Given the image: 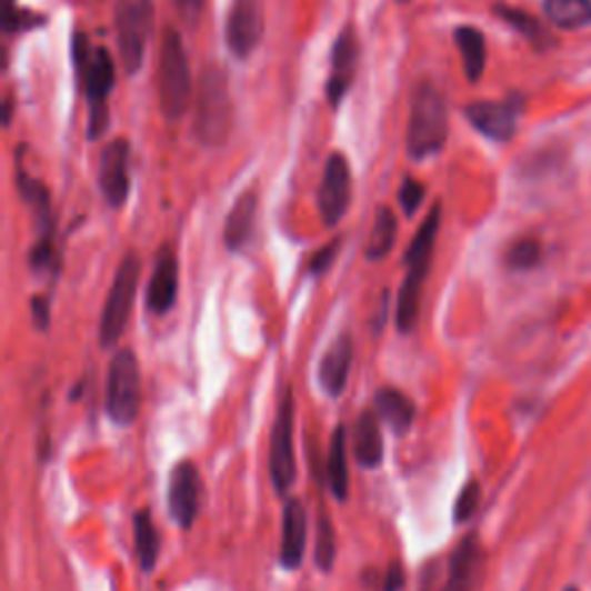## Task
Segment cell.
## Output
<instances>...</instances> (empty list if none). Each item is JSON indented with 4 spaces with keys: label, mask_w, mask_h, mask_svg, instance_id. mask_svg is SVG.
<instances>
[{
    "label": "cell",
    "mask_w": 591,
    "mask_h": 591,
    "mask_svg": "<svg viewBox=\"0 0 591 591\" xmlns=\"http://www.w3.org/2000/svg\"><path fill=\"white\" fill-rule=\"evenodd\" d=\"M449 141V102L441 88L423 79L411 96L407 123V153L411 160H430L443 151Z\"/></svg>",
    "instance_id": "2"
},
{
    "label": "cell",
    "mask_w": 591,
    "mask_h": 591,
    "mask_svg": "<svg viewBox=\"0 0 591 591\" xmlns=\"http://www.w3.org/2000/svg\"><path fill=\"white\" fill-rule=\"evenodd\" d=\"M116 40L126 74L134 77L143 68L146 42L153 33V0H116Z\"/></svg>",
    "instance_id": "8"
},
{
    "label": "cell",
    "mask_w": 591,
    "mask_h": 591,
    "mask_svg": "<svg viewBox=\"0 0 591 591\" xmlns=\"http://www.w3.org/2000/svg\"><path fill=\"white\" fill-rule=\"evenodd\" d=\"M338 559V537L335 524L327 511H321L317 518V537H314V564L321 573H331L335 569Z\"/></svg>",
    "instance_id": "30"
},
{
    "label": "cell",
    "mask_w": 591,
    "mask_h": 591,
    "mask_svg": "<svg viewBox=\"0 0 591 591\" xmlns=\"http://www.w3.org/2000/svg\"><path fill=\"white\" fill-rule=\"evenodd\" d=\"M351 363H353V338L351 333H340L329 344V349L323 351V357L317 368L319 389L331 400H338L344 393Z\"/></svg>",
    "instance_id": "18"
},
{
    "label": "cell",
    "mask_w": 591,
    "mask_h": 591,
    "mask_svg": "<svg viewBox=\"0 0 591 591\" xmlns=\"http://www.w3.org/2000/svg\"><path fill=\"white\" fill-rule=\"evenodd\" d=\"M351 203V169L344 153H331L323 169V179L317 194L321 222L327 229H335Z\"/></svg>",
    "instance_id": "10"
},
{
    "label": "cell",
    "mask_w": 591,
    "mask_h": 591,
    "mask_svg": "<svg viewBox=\"0 0 591 591\" xmlns=\"http://www.w3.org/2000/svg\"><path fill=\"white\" fill-rule=\"evenodd\" d=\"M545 19L564 31L591 26V0H543Z\"/></svg>",
    "instance_id": "29"
},
{
    "label": "cell",
    "mask_w": 591,
    "mask_h": 591,
    "mask_svg": "<svg viewBox=\"0 0 591 591\" xmlns=\"http://www.w3.org/2000/svg\"><path fill=\"white\" fill-rule=\"evenodd\" d=\"M398 3H411V0H398Z\"/></svg>",
    "instance_id": "41"
},
{
    "label": "cell",
    "mask_w": 591,
    "mask_h": 591,
    "mask_svg": "<svg viewBox=\"0 0 591 591\" xmlns=\"http://www.w3.org/2000/svg\"><path fill=\"white\" fill-rule=\"evenodd\" d=\"M293 421H296V398L291 387H287L280 395L276 423L271 434V453H269V471L278 494L291 490L296 481V455H293Z\"/></svg>",
    "instance_id": "9"
},
{
    "label": "cell",
    "mask_w": 591,
    "mask_h": 591,
    "mask_svg": "<svg viewBox=\"0 0 591 591\" xmlns=\"http://www.w3.org/2000/svg\"><path fill=\"white\" fill-rule=\"evenodd\" d=\"M374 411L395 437H404L417 419V404L395 387H383L374 393Z\"/></svg>",
    "instance_id": "23"
},
{
    "label": "cell",
    "mask_w": 591,
    "mask_h": 591,
    "mask_svg": "<svg viewBox=\"0 0 591 591\" xmlns=\"http://www.w3.org/2000/svg\"><path fill=\"white\" fill-rule=\"evenodd\" d=\"M266 31L261 0H233L227 23H224V42L233 58L248 61L252 51L261 44Z\"/></svg>",
    "instance_id": "11"
},
{
    "label": "cell",
    "mask_w": 591,
    "mask_h": 591,
    "mask_svg": "<svg viewBox=\"0 0 591 591\" xmlns=\"http://www.w3.org/2000/svg\"><path fill=\"white\" fill-rule=\"evenodd\" d=\"M233 126V104L229 96V81L224 70L209 66L197 86L194 98V137L206 148H220L227 143Z\"/></svg>",
    "instance_id": "5"
},
{
    "label": "cell",
    "mask_w": 591,
    "mask_h": 591,
    "mask_svg": "<svg viewBox=\"0 0 591 591\" xmlns=\"http://www.w3.org/2000/svg\"><path fill=\"white\" fill-rule=\"evenodd\" d=\"M173 8L179 12V19L186 23V28L194 31L203 12V0H173Z\"/></svg>",
    "instance_id": "36"
},
{
    "label": "cell",
    "mask_w": 591,
    "mask_h": 591,
    "mask_svg": "<svg viewBox=\"0 0 591 591\" xmlns=\"http://www.w3.org/2000/svg\"><path fill=\"white\" fill-rule=\"evenodd\" d=\"M425 199V188L423 183H419L417 179H411V176H407V179L402 181L400 186V192H398V201H400V209L407 218H413L417 216V211L421 209V203Z\"/></svg>",
    "instance_id": "34"
},
{
    "label": "cell",
    "mask_w": 591,
    "mask_h": 591,
    "mask_svg": "<svg viewBox=\"0 0 591 591\" xmlns=\"http://www.w3.org/2000/svg\"><path fill=\"white\" fill-rule=\"evenodd\" d=\"M201 474L194 462L183 460L173 464L167 481V509L171 520L181 529H190L201 509Z\"/></svg>",
    "instance_id": "12"
},
{
    "label": "cell",
    "mask_w": 591,
    "mask_h": 591,
    "mask_svg": "<svg viewBox=\"0 0 591 591\" xmlns=\"http://www.w3.org/2000/svg\"><path fill=\"white\" fill-rule=\"evenodd\" d=\"M139 278H141V257L137 252H128L123 261L118 263L100 317V344L104 349L113 347L128 331L132 305L139 289Z\"/></svg>",
    "instance_id": "7"
},
{
    "label": "cell",
    "mask_w": 591,
    "mask_h": 591,
    "mask_svg": "<svg viewBox=\"0 0 591 591\" xmlns=\"http://www.w3.org/2000/svg\"><path fill=\"white\" fill-rule=\"evenodd\" d=\"M132 531H134V545L139 564L146 573H153L160 554V534L153 522V515L148 509H141L132 515Z\"/></svg>",
    "instance_id": "27"
},
{
    "label": "cell",
    "mask_w": 591,
    "mask_h": 591,
    "mask_svg": "<svg viewBox=\"0 0 591 591\" xmlns=\"http://www.w3.org/2000/svg\"><path fill=\"white\" fill-rule=\"evenodd\" d=\"M107 417L118 428H130L141 409V372L137 353L130 347L118 349L107 370L104 393Z\"/></svg>",
    "instance_id": "6"
},
{
    "label": "cell",
    "mask_w": 591,
    "mask_h": 591,
    "mask_svg": "<svg viewBox=\"0 0 591 591\" xmlns=\"http://www.w3.org/2000/svg\"><path fill=\"white\" fill-rule=\"evenodd\" d=\"M176 299H179V259L171 248H162L158 252L151 280H148L146 310L162 317L173 310Z\"/></svg>",
    "instance_id": "17"
},
{
    "label": "cell",
    "mask_w": 591,
    "mask_h": 591,
    "mask_svg": "<svg viewBox=\"0 0 591 591\" xmlns=\"http://www.w3.org/2000/svg\"><path fill=\"white\" fill-rule=\"evenodd\" d=\"M338 252H340V239H335L329 246H323L321 250H317L314 257L310 259V276H323V273H327L333 266Z\"/></svg>",
    "instance_id": "35"
},
{
    "label": "cell",
    "mask_w": 591,
    "mask_h": 591,
    "mask_svg": "<svg viewBox=\"0 0 591 591\" xmlns=\"http://www.w3.org/2000/svg\"><path fill=\"white\" fill-rule=\"evenodd\" d=\"M329 490L335 501L344 504L349 499V458H347V428L338 425L331 434L329 460H327Z\"/></svg>",
    "instance_id": "25"
},
{
    "label": "cell",
    "mask_w": 591,
    "mask_h": 591,
    "mask_svg": "<svg viewBox=\"0 0 591 591\" xmlns=\"http://www.w3.org/2000/svg\"><path fill=\"white\" fill-rule=\"evenodd\" d=\"M564 591H578V589H575V587H569V589H564Z\"/></svg>",
    "instance_id": "40"
},
{
    "label": "cell",
    "mask_w": 591,
    "mask_h": 591,
    "mask_svg": "<svg viewBox=\"0 0 591 591\" xmlns=\"http://www.w3.org/2000/svg\"><path fill=\"white\" fill-rule=\"evenodd\" d=\"M100 192L111 209H123L130 197V141L118 137L104 146L98 169Z\"/></svg>",
    "instance_id": "14"
},
{
    "label": "cell",
    "mask_w": 591,
    "mask_h": 591,
    "mask_svg": "<svg viewBox=\"0 0 591 591\" xmlns=\"http://www.w3.org/2000/svg\"><path fill=\"white\" fill-rule=\"evenodd\" d=\"M359 56H361V44L357 28H353V23H347L331 49V77L327 81V98L333 109L342 104L353 79H357Z\"/></svg>",
    "instance_id": "15"
},
{
    "label": "cell",
    "mask_w": 591,
    "mask_h": 591,
    "mask_svg": "<svg viewBox=\"0 0 591 591\" xmlns=\"http://www.w3.org/2000/svg\"><path fill=\"white\" fill-rule=\"evenodd\" d=\"M158 100L160 113L167 123H179L186 118L192 100V74L183 38L176 28H167L160 42L158 58Z\"/></svg>",
    "instance_id": "4"
},
{
    "label": "cell",
    "mask_w": 591,
    "mask_h": 591,
    "mask_svg": "<svg viewBox=\"0 0 591 591\" xmlns=\"http://www.w3.org/2000/svg\"><path fill=\"white\" fill-rule=\"evenodd\" d=\"M387 314H389V293H383V303L379 310V317L374 319V331L379 333L383 327H387Z\"/></svg>",
    "instance_id": "39"
},
{
    "label": "cell",
    "mask_w": 591,
    "mask_h": 591,
    "mask_svg": "<svg viewBox=\"0 0 591 591\" xmlns=\"http://www.w3.org/2000/svg\"><path fill=\"white\" fill-rule=\"evenodd\" d=\"M494 14L504 23H509L513 31H518L534 49L545 51V49H550L554 44L550 31L534 14H529V12L518 10V8H511V6H494Z\"/></svg>",
    "instance_id": "26"
},
{
    "label": "cell",
    "mask_w": 591,
    "mask_h": 591,
    "mask_svg": "<svg viewBox=\"0 0 591 591\" xmlns=\"http://www.w3.org/2000/svg\"><path fill=\"white\" fill-rule=\"evenodd\" d=\"M308 543V513L301 499H289L282 511V541L280 567L287 571L301 569Z\"/></svg>",
    "instance_id": "20"
},
{
    "label": "cell",
    "mask_w": 591,
    "mask_h": 591,
    "mask_svg": "<svg viewBox=\"0 0 591 591\" xmlns=\"http://www.w3.org/2000/svg\"><path fill=\"white\" fill-rule=\"evenodd\" d=\"M453 38H455V44L462 58V68H464L467 79L471 83H479L488 66L485 36L474 26H458Z\"/></svg>",
    "instance_id": "24"
},
{
    "label": "cell",
    "mask_w": 591,
    "mask_h": 591,
    "mask_svg": "<svg viewBox=\"0 0 591 591\" xmlns=\"http://www.w3.org/2000/svg\"><path fill=\"white\" fill-rule=\"evenodd\" d=\"M257 211H259L257 190H246L239 199L233 201L227 222H224V233H222L229 252H241L252 241Z\"/></svg>",
    "instance_id": "22"
},
{
    "label": "cell",
    "mask_w": 591,
    "mask_h": 591,
    "mask_svg": "<svg viewBox=\"0 0 591 591\" xmlns=\"http://www.w3.org/2000/svg\"><path fill=\"white\" fill-rule=\"evenodd\" d=\"M395 241H398V218L389 209V206H379L372 231H370V239L365 246V259L368 261H383L393 252Z\"/></svg>",
    "instance_id": "28"
},
{
    "label": "cell",
    "mask_w": 591,
    "mask_h": 591,
    "mask_svg": "<svg viewBox=\"0 0 591 591\" xmlns=\"http://www.w3.org/2000/svg\"><path fill=\"white\" fill-rule=\"evenodd\" d=\"M481 499H483V490L479 481H467L455 499L453 504V522L455 524H467L471 518L477 515L479 507H481Z\"/></svg>",
    "instance_id": "32"
},
{
    "label": "cell",
    "mask_w": 591,
    "mask_h": 591,
    "mask_svg": "<svg viewBox=\"0 0 591 591\" xmlns=\"http://www.w3.org/2000/svg\"><path fill=\"white\" fill-rule=\"evenodd\" d=\"M543 248L537 239H520L515 241L507 252V266L511 271H531L534 266L541 263Z\"/></svg>",
    "instance_id": "31"
},
{
    "label": "cell",
    "mask_w": 591,
    "mask_h": 591,
    "mask_svg": "<svg viewBox=\"0 0 591 591\" xmlns=\"http://www.w3.org/2000/svg\"><path fill=\"white\" fill-rule=\"evenodd\" d=\"M351 455L363 469H379L383 464V434H381V419L377 411H361L351 428Z\"/></svg>",
    "instance_id": "21"
},
{
    "label": "cell",
    "mask_w": 591,
    "mask_h": 591,
    "mask_svg": "<svg viewBox=\"0 0 591 591\" xmlns=\"http://www.w3.org/2000/svg\"><path fill=\"white\" fill-rule=\"evenodd\" d=\"M407 584V575H404V569L400 561H391L389 569H387V575H383V582H381V591H402Z\"/></svg>",
    "instance_id": "38"
},
{
    "label": "cell",
    "mask_w": 591,
    "mask_h": 591,
    "mask_svg": "<svg viewBox=\"0 0 591 591\" xmlns=\"http://www.w3.org/2000/svg\"><path fill=\"white\" fill-rule=\"evenodd\" d=\"M31 314H33L36 329L47 331V329H49V323H51V305H49V299H44V296H33V301H31Z\"/></svg>",
    "instance_id": "37"
},
{
    "label": "cell",
    "mask_w": 591,
    "mask_h": 591,
    "mask_svg": "<svg viewBox=\"0 0 591 591\" xmlns=\"http://www.w3.org/2000/svg\"><path fill=\"white\" fill-rule=\"evenodd\" d=\"M439 227H441V203H434L430 213L425 216L423 224L419 227V231L413 233V239L404 252L407 273H404L402 287L398 293V305H395V327L402 335L411 333L419 321L423 284L430 276Z\"/></svg>",
    "instance_id": "1"
},
{
    "label": "cell",
    "mask_w": 591,
    "mask_h": 591,
    "mask_svg": "<svg viewBox=\"0 0 591 591\" xmlns=\"http://www.w3.org/2000/svg\"><path fill=\"white\" fill-rule=\"evenodd\" d=\"M42 23H44L42 17L19 8L17 0H6V14H3V31H6V36L26 33V31H31V28H38Z\"/></svg>",
    "instance_id": "33"
},
{
    "label": "cell",
    "mask_w": 591,
    "mask_h": 591,
    "mask_svg": "<svg viewBox=\"0 0 591 591\" xmlns=\"http://www.w3.org/2000/svg\"><path fill=\"white\" fill-rule=\"evenodd\" d=\"M522 113V98L509 96L507 100H481L464 109L467 121L479 134L490 141L507 143L515 137L518 118Z\"/></svg>",
    "instance_id": "13"
},
{
    "label": "cell",
    "mask_w": 591,
    "mask_h": 591,
    "mask_svg": "<svg viewBox=\"0 0 591 591\" xmlns=\"http://www.w3.org/2000/svg\"><path fill=\"white\" fill-rule=\"evenodd\" d=\"M483 564L485 552L477 531H471L451 552L447 584H443L441 591H474L483 575Z\"/></svg>",
    "instance_id": "16"
},
{
    "label": "cell",
    "mask_w": 591,
    "mask_h": 591,
    "mask_svg": "<svg viewBox=\"0 0 591 591\" xmlns=\"http://www.w3.org/2000/svg\"><path fill=\"white\" fill-rule=\"evenodd\" d=\"M74 70L79 86L88 102V139L98 141L109 126V107L107 100L116 86L113 58L104 47H91L83 33H77L72 42Z\"/></svg>",
    "instance_id": "3"
},
{
    "label": "cell",
    "mask_w": 591,
    "mask_h": 591,
    "mask_svg": "<svg viewBox=\"0 0 591 591\" xmlns=\"http://www.w3.org/2000/svg\"><path fill=\"white\" fill-rule=\"evenodd\" d=\"M17 192L36 216V222H38L36 243L56 246V218L51 209V194L42 181L33 179L31 173H26L21 158L17 160Z\"/></svg>",
    "instance_id": "19"
}]
</instances>
